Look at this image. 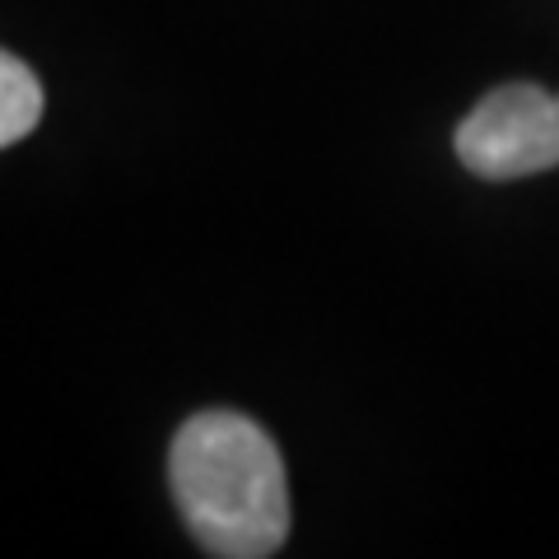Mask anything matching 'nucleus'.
Wrapping results in <instances>:
<instances>
[{
    "mask_svg": "<svg viewBox=\"0 0 559 559\" xmlns=\"http://www.w3.org/2000/svg\"><path fill=\"white\" fill-rule=\"evenodd\" d=\"M168 480L205 555L266 559L289 536V485L266 429L234 411H201L173 439Z\"/></svg>",
    "mask_w": 559,
    "mask_h": 559,
    "instance_id": "nucleus-1",
    "label": "nucleus"
},
{
    "mask_svg": "<svg viewBox=\"0 0 559 559\" xmlns=\"http://www.w3.org/2000/svg\"><path fill=\"white\" fill-rule=\"evenodd\" d=\"M457 159L485 182L536 178L559 168V94L503 84L457 127Z\"/></svg>",
    "mask_w": 559,
    "mask_h": 559,
    "instance_id": "nucleus-2",
    "label": "nucleus"
},
{
    "mask_svg": "<svg viewBox=\"0 0 559 559\" xmlns=\"http://www.w3.org/2000/svg\"><path fill=\"white\" fill-rule=\"evenodd\" d=\"M43 117V84L38 75L10 51H0V150L24 140Z\"/></svg>",
    "mask_w": 559,
    "mask_h": 559,
    "instance_id": "nucleus-3",
    "label": "nucleus"
}]
</instances>
